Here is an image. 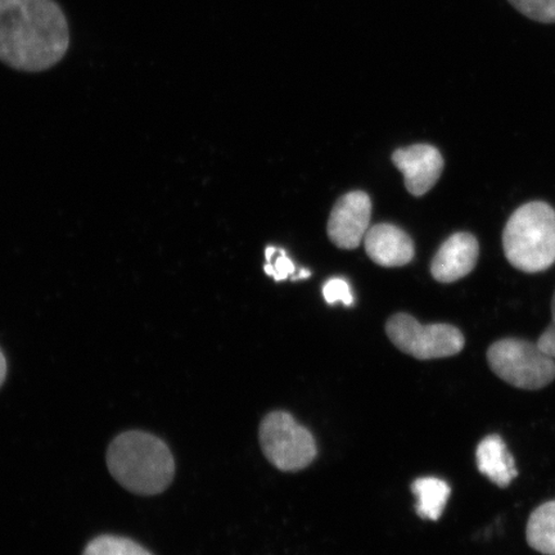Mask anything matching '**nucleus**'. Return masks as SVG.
Listing matches in <instances>:
<instances>
[{
    "mask_svg": "<svg viewBox=\"0 0 555 555\" xmlns=\"http://www.w3.org/2000/svg\"><path fill=\"white\" fill-rule=\"evenodd\" d=\"M263 455L283 472L307 468L318 454L314 436L287 412H273L260 425Z\"/></svg>",
    "mask_w": 555,
    "mask_h": 555,
    "instance_id": "39448f33",
    "label": "nucleus"
},
{
    "mask_svg": "<svg viewBox=\"0 0 555 555\" xmlns=\"http://www.w3.org/2000/svg\"><path fill=\"white\" fill-rule=\"evenodd\" d=\"M82 555H152L135 541L127 538L100 537L90 541Z\"/></svg>",
    "mask_w": 555,
    "mask_h": 555,
    "instance_id": "4468645a",
    "label": "nucleus"
},
{
    "mask_svg": "<svg viewBox=\"0 0 555 555\" xmlns=\"http://www.w3.org/2000/svg\"><path fill=\"white\" fill-rule=\"evenodd\" d=\"M7 377V359L2 350H0V386L4 384Z\"/></svg>",
    "mask_w": 555,
    "mask_h": 555,
    "instance_id": "6ab92c4d",
    "label": "nucleus"
},
{
    "mask_svg": "<svg viewBox=\"0 0 555 555\" xmlns=\"http://www.w3.org/2000/svg\"><path fill=\"white\" fill-rule=\"evenodd\" d=\"M392 162L404 176L408 192L415 197L425 196L431 191L443 170L440 151L428 144L397 150Z\"/></svg>",
    "mask_w": 555,
    "mask_h": 555,
    "instance_id": "6e6552de",
    "label": "nucleus"
},
{
    "mask_svg": "<svg viewBox=\"0 0 555 555\" xmlns=\"http://www.w3.org/2000/svg\"><path fill=\"white\" fill-rule=\"evenodd\" d=\"M413 494L418 499L415 511L423 519L437 520L448 504L450 486L436 477H421L412 483Z\"/></svg>",
    "mask_w": 555,
    "mask_h": 555,
    "instance_id": "f8f14e48",
    "label": "nucleus"
},
{
    "mask_svg": "<svg viewBox=\"0 0 555 555\" xmlns=\"http://www.w3.org/2000/svg\"><path fill=\"white\" fill-rule=\"evenodd\" d=\"M311 275L310 272H308V270H301L300 274H298L296 278H294V280H305V278H309Z\"/></svg>",
    "mask_w": 555,
    "mask_h": 555,
    "instance_id": "412c9836",
    "label": "nucleus"
},
{
    "mask_svg": "<svg viewBox=\"0 0 555 555\" xmlns=\"http://www.w3.org/2000/svg\"><path fill=\"white\" fill-rule=\"evenodd\" d=\"M69 47V27L55 0H0V61L20 72L59 64Z\"/></svg>",
    "mask_w": 555,
    "mask_h": 555,
    "instance_id": "f257e3e1",
    "label": "nucleus"
},
{
    "mask_svg": "<svg viewBox=\"0 0 555 555\" xmlns=\"http://www.w3.org/2000/svg\"><path fill=\"white\" fill-rule=\"evenodd\" d=\"M524 16L540 24H555V0H508Z\"/></svg>",
    "mask_w": 555,
    "mask_h": 555,
    "instance_id": "2eb2a0df",
    "label": "nucleus"
},
{
    "mask_svg": "<svg viewBox=\"0 0 555 555\" xmlns=\"http://www.w3.org/2000/svg\"><path fill=\"white\" fill-rule=\"evenodd\" d=\"M372 201L365 192L345 194L333 207L328 237L338 248L356 249L370 231Z\"/></svg>",
    "mask_w": 555,
    "mask_h": 555,
    "instance_id": "0eeeda50",
    "label": "nucleus"
},
{
    "mask_svg": "<svg viewBox=\"0 0 555 555\" xmlns=\"http://www.w3.org/2000/svg\"><path fill=\"white\" fill-rule=\"evenodd\" d=\"M503 248L512 267L539 273L555 262V210L545 203H530L513 212L503 232Z\"/></svg>",
    "mask_w": 555,
    "mask_h": 555,
    "instance_id": "7ed1b4c3",
    "label": "nucleus"
},
{
    "mask_svg": "<svg viewBox=\"0 0 555 555\" xmlns=\"http://www.w3.org/2000/svg\"><path fill=\"white\" fill-rule=\"evenodd\" d=\"M488 362L499 378L522 390H539L555 378L554 360L525 339L504 338L492 344Z\"/></svg>",
    "mask_w": 555,
    "mask_h": 555,
    "instance_id": "20e7f679",
    "label": "nucleus"
},
{
    "mask_svg": "<svg viewBox=\"0 0 555 555\" xmlns=\"http://www.w3.org/2000/svg\"><path fill=\"white\" fill-rule=\"evenodd\" d=\"M365 251L380 267H404L414 258V242L411 235L392 224L370 228L364 237Z\"/></svg>",
    "mask_w": 555,
    "mask_h": 555,
    "instance_id": "9d476101",
    "label": "nucleus"
},
{
    "mask_svg": "<svg viewBox=\"0 0 555 555\" xmlns=\"http://www.w3.org/2000/svg\"><path fill=\"white\" fill-rule=\"evenodd\" d=\"M391 343L420 360L454 357L463 350V333L450 324H421L408 314H397L386 324Z\"/></svg>",
    "mask_w": 555,
    "mask_h": 555,
    "instance_id": "423d86ee",
    "label": "nucleus"
},
{
    "mask_svg": "<svg viewBox=\"0 0 555 555\" xmlns=\"http://www.w3.org/2000/svg\"><path fill=\"white\" fill-rule=\"evenodd\" d=\"M537 346L547 358L555 360V324L544 331L538 339Z\"/></svg>",
    "mask_w": 555,
    "mask_h": 555,
    "instance_id": "a211bd4d",
    "label": "nucleus"
},
{
    "mask_svg": "<svg viewBox=\"0 0 555 555\" xmlns=\"http://www.w3.org/2000/svg\"><path fill=\"white\" fill-rule=\"evenodd\" d=\"M480 245L475 235L455 233L442 243L431 263V273L437 282L453 283L467 276L475 269Z\"/></svg>",
    "mask_w": 555,
    "mask_h": 555,
    "instance_id": "1a4fd4ad",
    "label": "nucleus"
},
{
    "mask_svg": "<svg viewBox=\"0 0 555 555\" xmlns=\"http://www.w3.org/2000/svg\"><path fill=\"white\" fill-rule=\"evenodd\" d=\"M476 462L478 470L499 488H508L518 476L516 462L499 435L486 436L478 443Z\"/></svg>",
    "mask_w": 555,
    "mask_h": 555,
    "instance_id": "9b49d317",
    "label": "nucleus"
},
{
    "mask_svg": "<svg viewBox=\"0 0 555 555\" xmlns=\"http://www.w3.org/2000/svg\"><path fill=\"white\" fill-rule=\"evenodd\" d=\"M527 543L537 552L555 555V501L532 512L526 527Z\"/></svg>",
    "mask_w": 555,
    "mask_h": 555,
    "instance_id": "ddd939ff",
    "label": "nucleus"
},
{
    "mask_svg": "<svg viewBox=\"0 0 555 555\" xmlns=\"http://www.w3.org/2000/svg\"><path fill=\"white\" fill-rule=\"evenodd\" d=\"M552 315H553V323L555 324V295H554L553 305H552Z\"/></svg>",
    "mask_w": 555,
    "mask_h": 555,
    "instance_id": "4be33fe9",
    "label": "nucleus"
},
{
    "mask_svg": "<svg viewBox=\"0 0 555 555\" xmlns=\"http://www.w3.org/2000/svg\"><path fill=\"white\" fill-rule=\"evenodd\" d=\"M323 295L325 301L328 304L343 302L345 307H351L353 304V296L349 283L341 280V278H335L324 284Z\"/></svg>",
    "mask_w": 555,
    "mask_h": 555,
    "instance_id": "dca6fc26",
    "label": "nucleus"
},
{
    "mask_svg": "<svg viewBox=\"0 0 555 555\" xmlns=\"http://www.w3.org/2000/svg\"><path fill=\"white\" fill-rule=\"evenodd\" d=\"M263 270H266L268 275L273 276L276 282H281L287 280L288 275L294 274L295 266L294 262L287 258L286 253L280 249L274 263L268 262L267 266L263 267Z\"/></svg>",
    "mask_w": 555,
    "mask_h": 555,
    "instance_id": "f3484780",
    "label": "nucleus"
},
{
    "mask_svg": "<svg viewBox=\"0 0 555 555\" xmlns=\"http://www.w3.org/2000/svg\"><path fill=\"white\" fill-rule=\"evenodd\" d=\"M107 466L117 482L138 495L162 494L176 475L169 447L142 431L117 436L107 451Z\"/></svg>",
    "mask_w": 555,
    "mask_h": 555,
    "instance_id": "f03ea898",
    "label": "nucleus"
},
{
    "mask_svg": "<svg viewBox=\"0 0 555 555\" xmlns=\"http://www.w3.org/2000/svg\"><path fill=\"white\" fill-rule=\"evenodd\" d=\"M278 253V249L274 248V247H268L267 248V251H266V256H267V261H272V259L274 258V255Z\"/></svg>",
    "mask_w": 555,
    "mask_h": 555,
    "instance_id": "aec40b11",
    "label": "nucleus"
}]
</instances>
